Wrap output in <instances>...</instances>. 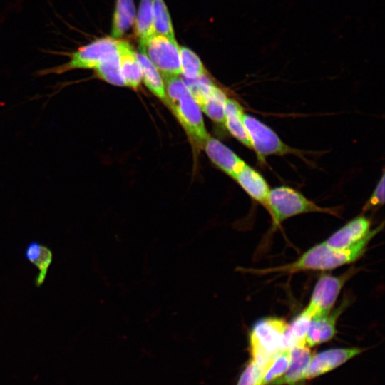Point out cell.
Masks as SVG:
<instances>
[{
  "label": "cell",
  "instance_id": "6da1fadb",
  "mask_svg": "<svg viewBox=\"0 0 385 385\" xmlns=\"http://www.w3.org/2000/svg\"><path fill=\"white\" fill-rule=\"evenodd\" d=\"M382 227L381 225V227L369 231L362 239L349 247L340 250L332 249L324 242L307 250L292 263L260 272L294 273L303 270H327L349 264L362 256L370 240L381 230Z\"/></svg>",
  "mask_w": 385,
  "mask_h": 385
},
{
  "label": "cell",
  "instance_id": "7a4b0ae2",
  "mask_svg": "<svg viewBox=\"0 0 385 385\" xmlns=\"http://www.w3.org/2000/svg\"><path fill=\"white\" fill-rule=\"evenodd\" d=\"M167 104L170 106L193 144L204 148L209 135L202 111L184 80L179 76H163Z\"/></svg>",
  "mask_w": 385,
  "mask_h": 385
},
{
  "label": "cell",
  "instance_id": "3957f363",
  "mask_svg": "<svg viewBox=\"0 0 385 385\" xmlns=\"http://www.w3.org/2000/svg\"><path fill=\"white\" fill-rule=\"evenodd\" d=\"M288 326L280 318L269 317L259 321L250 333L251 360L266 371L282 350V339Z\"/></svg>",
  "mask_w": 385,
  "mask_h": 385
},
{
  "label": "cell",
  "instance_id": "277c9868",
  "mask_svg": "<svg viewBox=\"0 0 385 385\" xmlns=\"http://www.w3.org/2000/svg\"><path fill=\"white\" fill-rule=\"evenodd\" d=\"M266 207L270 212L275 225L289 217L303 213L336 214L334 209L321 207L297 190L287 186L276 187L270 190Z\"/></svg>",
  "mask_w": 385,
  "mask_h": 385
},
{
  "label": "cell",
  "instance_id": "5b68a950",
  "mask_svg": "<svg viewBox=\"0 0 385 385\" xmlns=\"http://www.w3.org/2000/svg\"><path fill=\"white\" fill-rule=\"evenodd\" d=\"M117 51V39L111 36L97 38L91 43L79 47L73 52H66L68 60L61 65L38 71L40 76L56 74L79 69L93 70L108 54Z\"/></svg>",
  "mask_w": 385,
  "mask_h": 385
},
{
  "label": "cell",
  "instance_id": "8992f818",
  "mask_svg": "<svg viewBox=\"0 0 385 385\" xmlns=\"http://www.w3.org/2000/svg\"><path fill=\"white\" fill-rule=\"evenodd\" d=\"M138 50L148 58L162 77L181 74L180 46L175 38L155 33L139 44Z\"/></svg>",
  "mask_w": 385,
  "mask_h": 385
},
{
  "label": "cell",
  "instance_id": "52a82bcc",
  "mask_svg": "<svg viewBox=\"0 0 385 385\" xmlns=\"http://www.w3.org/2000/svg\"><path fill=\"white\" fill-rule=\"evenodd\" d=\"M245 126L252 148L260 160L271 155H284L294 153V150L286 145L277 133L256 118L243 115Z\"/></svg>",
  "mask_w": 385,
  "mask_h": 385
},
{
  "label": "cell",
  "instance_id": "ba28073f",
  "mask_svg": "<svg viewBox=\"0 0 385 385\" xmlns=\"http://www.w3.org/2000/svg\"><path fill=\"white\" fill-rule=\"evenodd\" d=\"M190 92L201 111L213 121L225 124V93L207 76L190 81Z\"/></svg>",
  "mask_w": 385,
  "mask_h": 385
},
{
  "label": "cell",
  "instance_id": "9c48e42d",
  "mask_svg": "<svg viewBox=\"0 0 385 385\" xmlns=\"http://www.w3.org/2000/svg\"><path fill=\"white\" fill-rule=\"evenodd\" d=\"M351 272L341 276L323 275L316 284L310 302L305 309L311 317L329 314Z\"/></svg>",
  "mask_w": 385,
  "mask_h": 385
},
{
  "label": "cell",
  "instance_id": "30bf717a",
  "mask_svg": "<svg viewBox=\"0 0 385 385\" xmlns=\"http://www.w3.org/2000/svg\"><path fill=\"white\" fill-rule=\"evenodd\" d=\"M361 351L362 349L359 348H338L325 350L312 356L306 379H312L332 371Z\"/></svg>",
  "mask_w": 385,
  "mask_h": 385
},
{
  "label": "cell",
  "instance_id": "8fae6325",
  "mask_svg": "<svg viewBox=\"0 0 385 385\" xmlns=\"http://www.w3.org/2000/svg\"><path fill=\"white\" fill-rule=\"evenodd\" d=\"M312 357L307 345L294 346L290 350V362L285 373L270 385H297L306 380L307 371Z\"/></svg>",
  "mask_w": 385,
  "mask_h": 385
},
{
  "label": "cell",
  "instance_id": "7c38bea8",
  "mask_svg": "<svg viewBox=\"0 0 385 385\" xmlns=\"http://www.w3.org/2000/svg\"><path fill=\"white\" fill-rule=\"evenodd\" d=\"M370 225L369 218L364 216L356 217L332 235L324 243L335 250L349 247L369 232Z\"/></svg>",
  "mask_w": 385,
  "mask_h": 385
},
{
  "label": "cell",
  "instance_id": "4fadbf2b",
  "mask_svg": "<svg viewBox=\"0 0 385 385\" xmlns=\"http://www.w3.org/2000/svg\"><path fill=\"white\" fill-rule=\"evenodd\" d=\"M204 148L210 159L232 178L245 163L231 149L216 138L209 137Z\"/></svg>",
  "mask_w": 385,
  "mask_h": 385
},
{
  "label": "cell",
  "instance_id": "5bb4252c",
  "mask_svg": "<svg viewBox=\"0 0 385 385\" xmlns=\"http://www.w3.org/2000/svg\"><path fill=\"white\" fill-rule=\"evenodd\" d=\"M234 179L252 198L267 206L270 189L259 172L245 163L235 174Z\"/></svg>",
  "mask_w": 385,
  "mask_h": 385
},
{
  "label": "cell",
  "instance_id": "9a60e30c",
  "mask_svg": "<svg viewBox=\"0 0 385 385\" xmlns=\"http://www.w3.org/2000/svg\"><path fill=\"white\" fill-rule=\"evenodd\" d=\"M120 68L125 86L137 89L142 80V70L136 51L125 40L117 39Z\"/></svg>",
  "mask_w": 385,
  "mask_h": 385
},
{
  "label": "cell",
  "instance_id": "2e32d148",
  "mask_svg": "<svg viewBox=\"0 0 385 385\" xmlns=\"http://www.w3.org/2000/svg\"><path fill=\"white\" fill-rule=\"evenodd\" d=\"M339 309L334 312L312 317L306 337V344L310 347L332 339L336 333V322Z\"/></svg>",
  "mask_w": 385,
  "mask_h": 385
},
{
  "label": "cell",
  "instance_id": "e0dca14e",
  "mask_svg": "<svg viewBox=\"0 0 385 385\" xmlns=\"http://www.w3.org/2000/svg\"><path fill=\"white\" fill-rule=\"evenodd\" d=\"M243 108L235 100L227 98L225 107V125L230 134L241 143L252 149L243 122Z\"/></svg>",
  "mask_w": 385,
  "mask_h": 385
},
{
  "label": "cell",
  "instance_id": "ac0fdd59",
  "mask_svg": "<svg viewBox=\"0 0 385 385\" xmlns=\"http://www.w3.org/2000/svg\"><path fill=\"white\" fill-rule=\"evenodd\" d=\"M24 255L29 262L38 268L39 272L35 283L37 287H40L43 283L52 262L53 253L46 245L32 241L26 246Z\"/></svg>",
  "mask_w": 385,
  "mask_h": 385
},
{
  "label": "cell",
  "instance_id": "d6986e66",
  "mask_svg": "<svg viewBox=\"0 0 385 385\" xmlns=\"http://www.w3.org/2000/svg\"><path fill=\"white\" fill-rule=\"evenodd\" d=\"M135 19L133 0H116L111 25V37L118 39L132 26Z\"/></svg>",
  "mask_w": 385,
  "mask_h": 385
},
{
  "label": "cell",
  "instance_id": "ffe728a7",
  "mask_svg": "<svg viewBox=\"0 0 385 385\" xmlns=\"http://www.w3.org/2000/svg\"><path fill=\"white\" fill-rule=\"evenodd\" d=\"M142 70V79L148 88L167 104L165 84L159 71L140 51L136 52Z\"/></svg>",
  "mask_w": 385,
  "mask_h": 385
},
{
  "label": "cell",
  "instance_id": "44dd1931",
  "mask_svg": "<svg viewBox=\"0 0 385 385\" xmlns=\"http://www.w3.org/2000/svg\"><path fill=\"white\" fill-rule=\"evenodd\" d=\"M312 317L303 310L288 324L282 339V349L307 345L306 337Z\"/></svg>",
  "mask_w": 385,
  "mask_h": 385
},
{
  "label": "cell",
  "instance_id": "7402d4cb",
  "mask_svg": "<svg viewBox=\"0 0 385 385\" xmlns=\"http://www.w3.org/2000/svg\"><path fill=\"white\" fill-rule=\"evenodd\" d=\"M134 24L135 34L139 44L155 34L153 0H140Z\"/></svg>",
  "mask_w": 385,
  "mask_h": 385
},
{
  "label": "cell",
  "instance_id": "603a6c76",
  "mask_svg": "<svg viewBox=\"0 0 385 385\" xmlns=\"http://www.w3.org/2000/svg\"><path fill=\"white\" fill-rule=\"evenodd\" d=\"M96 76L111 84L125 86L122 76L118 51H113L105 57L93 69Z\"/></svg>",
  "mask_w": 385,
  "mask_h": 385
},
{
  "label": "cell",
  "instance_id": "cb8c5ba5",
  "mask_svg": "<svg viewBox=\"0 0 385 385\" xmlns=\"http://www.w3.org/2000/svg\"><path fill=\"white\" fill-rule=\"evenodd\" d=\"M181 74L193 80L207 76V71L198 56L185 46H180Z\"/></svg>",
  "mask_w": 385,
  "mask_h": 385
},
{
  "label": "cell",
  "instance_id": "d4e9b609",
  "mask_svg": "<svg viewBox=\"0 0 385 385\" xmlns=\"http://www.w3.org/2000/svg\"><path fill=\"white\" fill-rule=\"evenodd\" d=\"M153 7L155 33L175 39L172 21L164 0H153Z\"/></svg>",
  "mask_w": 385,
  "mask_h": 385
},
{
  "label": "cell",
  "instance_id": "484cf974",
  "mask_svg": "<svg viewBox=\"0 0 385 385\" xmlns=\"http://www.w3.org/2000/svg\"><path fill=\"white\" fill-rule=\"evenodd\" d=\"M290 362V350L282 349L264 374L260 385H270L287 371Z\"/></svg>",
  "mask_w": 385,
  "mask_h": 385
},
{
  "label": "cell",
  "instance_id": "4316f807",
  "mask_svg": "<svg viewBox=\"0 0 385 385\" xmlns=\"http://www.w3.org/2000/svg\"><path fill=\"white\" fill-rule=\"evenodd\" d=\"M265 371V368L250 360L240 374L237 385H260Z\"/></svg>",
  "mask_w": 385,
  "mask_h": 385
},
{
  "label": "cell",
  "instance_id": "83f0119b",
  "mask_svg": "<svg viewBox=\"0 0 385 385\" xmlns=\"http://www.w3.org/2000/svg\"><path fill=\"white\" fill-rule=\"evenodd\" d=\"M384 203V173L377 183L371 196L364 207V211L371 208L383 205Z\"/></svg>",
  "mask_w": 385,
  "mask_h": 385
}]
</instances>
